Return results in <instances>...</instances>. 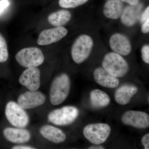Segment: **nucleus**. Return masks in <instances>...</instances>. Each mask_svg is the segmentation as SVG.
<instances>
[{"instance_id":"f03ea898","label":"nucleus","mask_w":149,"mask_h":149,"mask_svg":"<svg viewBox=\"0 0 149 149\" xmlns=\"http://www.w3.org/2000/svg\"><path fill=\"white\" fill-rule=\"evenodd\" d=\"M102 66L107 72L117 78L124 77L129 70L126 61L120 55L115 52L109 53L105 56Z\"/></svg>"},{"instance_id":"dca6fc26","label":"nucleus","mask_w":149,"mask_h":149,"mask_svg":"<svg viewBox=\"0 0 149 149\" xmlns=\"http://www.w3.org/2000/svg\"><path fill=\"white\" fill-rule=\"evenodd\" d=\"M138 92V88L134 85H122L115 93V100L118 104L125 105L129 103L132 97Z\"/></svg>"},{"instance_id":"20e7f679","label":"nucleus","mask_w":149,"mask_h":149,"mask_svg":"<svg viewBox=\"0 0 149 149\" xmlns=\"http://www.w3.org/2000/svg\"><path fill=\"white\" fill-rule=\"evenodd\" d=\"M15 58L19 64L27 68L40 66L45 60L42 52L37 47L22 49L17 53Z\"/></svg>"},{"instance_id":"4468645a","label":"nucleus","mask_w":149,"mask_h":149,"mask_svg":"<svg viewBox=\"0 0 149 149\" xmlns=\"http://www.w3.org/2000/svg\"><path fill=\"white\" fill-rule=\"evenodd\" d=\"M94 77L96 83L105 88H116L119 84L117 77L113 76L102 68H98L95 70Z\"/></svg>"},{"instance_id":"b1692460","label":"nucleus","mask_w":149,"mask_h":149,"mask_svg":"<svg viewBox=\"0 0 149 149\" xmlns=\"http://www.w3.org/2000/svg\"><path fill=\"white\" fill-rule=\"evenodd\" d=\"M141 142L144 147V149H149V134L147 133L144 135L141 140Z\"/></svg>"},{"instance_id":"c756f323","label":"nucleus","mask_w":149,"mask_h":149,"mask_svg":"<svg viewBox=\"0 0 149 149\" xmlns=\"http://www.w3.org/2000/svg\"><path fill=\"white\" fill-rule=\"evenodd\" d=\"M96 146H92L89 147L88 149H103L104 148L102 146H99V145H95Z\"/></svg>"},{"instance_id":"f257e3e1","label":"nucleus","mask_w":149,"mask_h":149,"mask_svg":"<svg viewBox=\"0 0 149 149\" xmlns=\"http://www.w3.org/2000/svg\"><path fill=\"white\" fill-rule=\"evenodd\" d=\"M70 89L69 77L66 74H60L55 78L51 85L50 100L54 105L61 104L66 100Z\"/></svg>"},{"instance_id":"cd10ccee","label":"nucleus","mask_w":149,"mask_h":149,"mask_svg":"<svg viewBox=\"0 0 149 149\" xmlns=\"http://www.w3.org/2000/svg\"><path fill=\"white\" fill-rule=\"evenodd\" d=\"M123 2L127 3L130 5L135 6L139 4L140 0H121Z\"/></svg>"},{"instance_id":"423d86ee","label":"nucleus","mask_w":149,"mask_h":149,"mask_svg":"<svg viewBox=\"0 0 149 149\" xmlns=\"http://www.w3.org/2000/svg\"><path fill=\"white\" fill-rule=\"evenodd\" d=\"M79 113V110L75 107H63L51 112L48 115V120L56 125H69L76 120Z\"/></svg>"},{"instance_id":"393cba45","label":"nucleus","mask_w":149,"mask_h":149,"mask_svg":"<svg viewBox=\"0 0 149 149\" xmlns=\"http://www.w3.org/2000/svg\"><path fill=\"white\" fill-rule=\"evenodd\" d=\"M149 7L148 6L146 9L145 10L143 13L141 15V17H140V20L141 22L143 23L146 20L149 19Z\"/></svg>"},{"instance_id":"39448f33","label":"nucleus","mask_w":149,"mask_h":149,"mask_svg":"<svg viewBox=\"0 0 149 149\" xmlns=\"http://www.w3.org/2000/svg\"><path fill=\"white\" fill-rule=\"evenodd\" d=\"M111 132V128L108 124L96 123L86 125L83 129V133L85 138L95 145L103 143Z\"/></svg>"},{"instance_id":"5701e85b","label":"nucleus","mask_w":149,"mask_h":149,"mask_svg":"<svg viewBox=\"0 0 149 149\" xmlns=\"http://www.w3.org/2000/svg\"><path fill=\"white\" fill-rule=\"evenodd\" d=\"M142 58L144 62L149 63V45H145L142 47L141 50Z\"/></svg>"},{"instance_id":"412c9836","label":"nucleus","mask_w":149,"mask_h":149,"mask_svg":"<svg viewBox=\"0 0 149 149\" xmlns=\"http://www.w3.org/2000/svg\"><path fill=\"white\" fill-rule=\"evenodd\" d=\"M8 58L7 44L3 36L0 33V62L6 61Z\"/></svg>"},{"instance_id":"6ab92c4d","label":"nucleus","mask_w":149,"mask_h":149,"mask_svg":"<svg viewBox=\"0 0 149 149\" xmlns=\"http://www.w3.org/2000/svg\"><path fill=\"white\" fill-rule=\"evenodd\" d=\"M71 17V14L69 11L61 10L50 14L48 17V21L53 26L61 27L66 24Z\"/></svg>"},{"instance_id":"f8f14e48","label":"nucleus","mask_w":149,"mask_h":149,"mask_svg":"<svg viewBox=\"0 0 149 149\" xmlns=\"http://www.w3.org/2000/svg\"><path fill=\"white\" fill-rule=\"evenodd\" d=\"M110 46L115 53L123 56H127L131 52L130 40L125 35L116 33L111 37Z\"/></svg>"},{"instance_id":"1a4fd4ad","label":"nucleus","mask_w":149,"mask_h":149,"mask_svg":"<svg viewBox=\"0 0 149 149\" xmlns=\"http://www.w3.org/2000/svg\"><path fill=\"white\" fill-rule=\"evenodd\" d=\"M45 100V96L41 92L30 91L19 97L17 104L23 109H31L42 105Z\"/></svg>"},{"instance_id":"9b49d317","label":"nucleus","mask_w":149,"mask_h":149,"mask_svg":"<svg viewBox=\"0 0 149 149\" xmlns=\"http://www.w3.org/2000/svg\"><path fill=\"white\" fill-rule=\"evenodd\" d=\"M19 81L29 91H37L41 84L40 70L36 67L28 68L22 72Z\"/></svg>"},{"instance_id":"a878e982","label":"nucleus","mask_w":149,"mask_h":149,"mask_svg":"<svg viewBox=\"0 0 149 149\" xmlns=\"http://www.w3.org/2000/svg\"><path fill=\"white\" fill-rule=\"evenodd\" d=\"M9 5L8 0H1L0 1V14Z\"/></svg>"},{"instance_id":"c85d7f7f","label":"nucleus","mask_w":149,"mask_h":149,"mask_svg":"<svg viewBox=\"0 0 149 149\" xmlns=\"http://www.w3.org/2000/svg\"><path fill=\"white\" fill-rule=\"evenodd\" d=\"M13 149H33L35 148H32V147L28 146H14L12 148Z\"/></svg>"},{"instance_id":"ddd939ff","label":"nucleus","mask_w":149,"mask_h":149,"mask_svg":"<svg viewBox=\"0 0 149 149\" xmlns=\"http://www.w3.org/2000/svg\"><path fill=\"white\" fill-rule=\"evenodd\" d=\"M143 6L142 4L137 5L128 6L123 11L121 21L124 25L128 27L133 26L140 18Z\"/></svg>"},{"instance_id":"4be33fe9","label":"nucleus","mask_w":149,"mask_h":149,"mask_svg":"<svg viewBox=\"0 0 149 149\" xmlns=\"http://www.w3.org/2000/svg\"><path fill=\"white\" fill-rule=\"evenodd\" d=\"M89 0H60L59 4L65 8H74L87 3Z\"/></svg>"},{"instance_id":"aec40b11","label":"nucleus","mask_w":149,"mask_h":149,"mask_svg":"<svg viewBox=\"0 0 149 149\" xmlns=\"http://www.w3.org/2000/svg\"><path fill=\"white\" fill-rule=\"evenodd\" d=\"M90 99L91 104L97 108L107 107L110 102V99L108 95L99 89H95L91 92Z\"/></svg>"},{"instance_id":"6e6552de","label":"nucleus","mask_w":149,"mask_h":149,"mask_svg":"<svg viewBox=\"0 0 149 149\" xmlns=\"http://www.w3.org/2000/svg\"><path fill=\"white\" fill-rule=\"evenodd\" d=\"M123 124L138 128H146L149 126V116L146 112L129 110L125 112L121 118Z\"/></svg>"},{"instance_id":"f3484780","label":"nucleus","mask_w":149,"mask_h":149,"mask_svg":"<svg viewBox=\"0 0 149 149\" xmlns=\"http://www.w3.org/2000/svg\"><path fill=\"white\" fill-rule=\"evenodd\" d=\"M40 133L45 139L55 143H62L66 138L62 130L51 125H45L41 127Z\"/></svg>"},{"instance_id":"0eeeda50","label":"nucleus","mask_w":149,"mask_h":149,"mask_svg":"<svg viewBox=\"0 0 149 149\" xmlns=\"http://www.w3.org/2000/svg\"><path fill=\"white\" fill-rule=\"evenodd\" d=\"M5 114L10 123L15 127L23 128L28 125L29 118L24 109L15 102H8L6 104Z\"/></svg>"},{"instance_id":"bb28decb","label":"nucleus","mask_w":149,"mask_h":149,"mask_svg":"<svg viewBox=\"0 0 149 149\" xmlns=\"http://www.w3.org/2000/svg\"><path fill=\"white\" fill-rule=\"evenodd\" d=\"M142 32L146 34L149 32V19L143 23L141 28Z\"/></svg>"},{"instance_id":"2eb2a0df","label":"nucleus","mask_w":149,"mask_h":149,"mask_svg":"<svg viewBox=\"0 0 149 149\" xmlns=\"http://www.w3.org/2000/svg\"><path fill=\"white\" fill-rule=\"evenodd\" d=\"M3 133L8 141L14 143H26L31 139V135L29 131L21 128H6Z\"/></svg>"},{"instance_id":"a211bd4d","label":"nucleus","mask_w":149,"mask_h":149,"mask_svg":"<svg viewBox=\"0 0 149 149\" xmlns=\"http://www.w3.org/2000/svg\"><path fill=\"white\" fill-rule=\"evenodd\" d=\"M123 10L121 0H109L104 6L103 13L107 18L116 19L120 17Z\"/></svg>"},{"instance_id":"9d476101","label":"nucleus","mask_w":149,"mask_h":149,"mask_svg":"<svg viewBox=\"0 0 149 149\" xmlns=\"http://www.w3.org/2000/svg\"><path fill=\"white\" fill-rule=\"evenodd\" d=\"M68 32L67 29L62 26L43 30L38 37L37 44L45 46L57 42L66 36Z\"/></svg>"},{"instance_id":"7ed1b4c3","label":"nucleus","mask_w":149,"mask_h":149,"mask_svg":"<svg viewBox=\"0 0 149 149\" xmlns=\"http://www.w3.org/2000/svg\"><path fill=\"white\" fill-rule=\"evenodd\" d=\"M93 45V39L90 36L83 35L78 37L71 49V56L73 61L77 64L85 61L91 54Z\"/></svg>"}]
</instances>
